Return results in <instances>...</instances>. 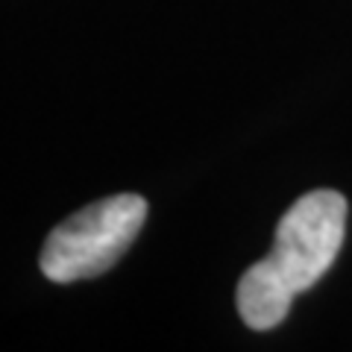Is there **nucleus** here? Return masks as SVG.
Listing matches in <instances>:
<instances>
[{"instance_id":"nucleus-1","label":"nucleus","mask_w":352,"mask_h":352,"mask_svg":"<svg viewBox=\"0 0 352 352\" xmlns=\"http://www.w3.org/2000/svg\"><path fill=\"white\" fill-rule=\"evenodd\" d=\"M346 235V200L338 191L300 197L279 220L273 252L238 282V311L250 329H273L296 294L317 285L335 264Z\"/></svg>"},{"instance_id":"nucleus-2","label":"nucleus","mask_w":352,"mask_h":352,"mask_svg":"<svg viewBox=\"0 0 352 352\" xmlns=\"http://www.w3.org/2000/svg\"><path fill=\"white\" fill-rule=\"evenodd\" d=\"M147 220V200L115 194L80 208L53 229L41 250V273L53 282L100 276L129 250Z\"/></svg>"}]
</instances>
